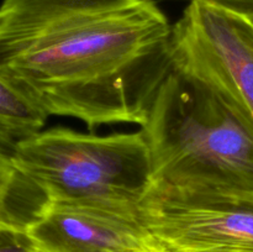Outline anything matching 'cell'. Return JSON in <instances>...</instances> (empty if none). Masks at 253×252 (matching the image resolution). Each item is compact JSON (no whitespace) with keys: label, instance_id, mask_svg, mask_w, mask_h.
I'll return each mask as SVG.
<instances>
[{"label":"cell","instance_id":"1","mask_svg":"<svg viewBox=\"0 0 253 252\" xmlns=\"http://www.w3.org/2000/svg\"><path fill=\"white\" fill-rule=\"evenodd\" d=\"M172 31L150 0H1L0 74L48 116L142 126Z\"/></svg>","mask_w":253,"mask_h":252},{"label":"cell","instance_id":"2","mask_svg":"<svg viewBox=\"0 0 253 252\" xmlns=\"http://www.w3.org/2000/svg\"><path fill=\"white\" fill-rule=\"evenodd\" d=\"M141 131L153 184L253 197V121L208 82L172 68Z\"/></svg>","mask_w":253,"mask_h":252},{"label":"cell","instance_id":"3","mask_svg":"<svg viewBox=\"0 0 253 252\" xmlns=\"http://www.w3.org/2000/svg\"><path fill=\"white\" fill-rule=\"evenodd\" d=\"M16 163L51 202L138 208L153 184L142 131L94 135L66 127L16 142Z\"/></svg>","mask_w":253,"mask_h":252},{"label":"cell","instance_id":"4","mask_svg":"<svg viewBox=\"0 0 253 252\" xmlns=\"http://www.w3.org/2000/svg\"><path fill=\"white\" fill-rule=\"evenodd\" d=\"M141 219L158 252H253V197L152 184Z\"/></svg>","mask_w":253,"mask_h":252},{"label":"cell","instance_id":"5","mask_svg":"<svg viewBox=\"0 0 253 252\" xmlns=\"http://www.w3.org/2000/svg\"><path fill=\"white\" fill-rule=\"evenodd\" d=\"M173 68L208 82L253 121V17L189 2L173 25Z\"/></svg>","mask_w":253,"mask_h":252},{"label":"cell","instance_id":"6","mask_svg":"<svg viewBox=\"0 0 253 252\" xmlns=\"http://www.w3.org/2000/svg\"><path fill=\"white\" fill-rule=\"evenodd\" d=\"M26 236L35 252H158L138 208L49 200Z\"/></svg>","mask_w":253,"mask_h":252},{"label":"cell","instance_id":"7","mask_svg":"<svg viewBox=\"0 0 253 252\" xmlns=\"http://www.w3.org/2000/svg\"><path fill=\"white\" fill-rule=\"evenodd\" d=\"M16 142L0 133V230L26 234L49 200L17 166Z\"/></svg>","mask_w":253,"mask_h":252},{"label":"cell","instance_id":"8","mask_svg":"<svg viewBox=\"0 0 253 252\" xmlns=\"http://www.w3.org/2000/svg\"><path fill=\"white\" fill-rule=\"evenodd\" d=\"M47 115L0 74V133L15 141L42 130Z\"/></svg>","mask_w":253,"mask_h":252},{"label":"cell","instance_id":"9","mask_svg":"<svg viewBox=\"0 0 253 252\" xmlns=\"http://www.w3.org/2000/svg\"><path fill=\"white\" fill-rule=\"evenodd\" d=\"M34 251L26 234L0 230V252H31Z\"/></svg>","mask_w":253,"mask_h":252},{"label":"cell","instance_id":"10","mask_svg":"<svg viewBox=\"0 0 253 252\" xmlns=\"http://www.w3.org/2000/svg\"><path fill=\"white\" fill-rule=\"evenodd\" d=\"M150 1L157 2L160 0H150ZM188 1L205 2V4L214 5V6L229 10V11L253 17V0H188Z\"/></svg>","mask_w":253,"mask_h":252},{"label":"cell","instance_id":"11","mask_svg":"<svg viewBox=\"0 0 253 252\" xmlns=\"http://www.w3.org/2000/svg\"><path fill=\"white\" fill-rule=\"evenodd\" d=\"M31 252H35V251H31Z\"/></svg>","mask_w":253,"mask_h":252}]
</instances>
